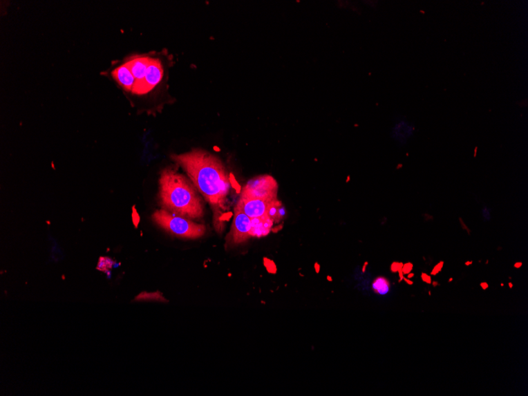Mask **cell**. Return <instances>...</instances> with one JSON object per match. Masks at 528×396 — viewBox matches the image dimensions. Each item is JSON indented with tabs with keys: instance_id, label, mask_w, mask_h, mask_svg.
Here are the masks:
<instances>
[{
	"instance_id": "obj_5",
	"label": "cell",
	"mask_w": 528,
	"mask_h": 396,
	"mask_svg": "<svg viewBox=\"0 0 528 396\" xmlns=\"http://www.w3.org/2000/svg\"><path fill=\"white\" fill-rule=\"evenodd\" d=\"M278 184L270 175H261L251 179L242 190L241 196L258 199L276 200Z\"/></svg>"
},
{
	"instance_id": "obj_1",
	"label": "cell",
	"mask_w": 528,
	"mask_h": 396,
	"mask_svg": "<svg viewBox=\"0 0 528 396\" xmlns=\"http://www.w3.org/2000/svg\"><path fill=\"white\" fill-rule=\"evenodd\" d=\"M172 160L188 175L198 191L211 206L214 222L218 231L223 224L221 216L227 211V200L231 188L230 178L221 159L202 149L173 155Z\"/></svg>"
},
{
	"instance_id": "obj_11",
	"label": "cell",
	"mask_w": 528,
	"mask_h": 396,
	"mask_svg": "<svg viewBox=\"0 0 528 396\" xmlns=\"http://www.w3.org/2000/svg\"><path fill=\"white\" fill-rule=\"evenodd\" d=\"M422 281H424L426 283H431V277L428 276V274H422Z\"/></svg>"
},
{
	"instance_id": "obj_14",
	"label": "cell",
	"mask_w": 528,
	"mask_h": 396,
	"mask_svg": "<svg viewBox=\"0 0 528 396\" xmlns=\"http://www.w3.org/2000/svg\"><path fill=\"white\" fill-rule=\"evenodd\" d=\"M521 265H522L521 263H520L518 264H517V263L515 264V267H517V268L520 267Z\"/></svg>"
},
{
	"instance_id": "obj_2",
	"label": "cell",
	"mask_w": 528,
	"mask_h": 396,
	"mask_svg": "<svg viewBox=\"0 0 528 396\" xmlns=\"http://www.w3.org/2000/svg\"><path fill=\"white\" fill-rule=\"evenodd\" d=\"M159 202L163 210L189 219H200L205 214V202L191 180L167 167L159 178Z\"/></svg>"
},
{
	"instance_id": "obj_13",
	"label": "cell",
	"mask_w": 528,
	"mask_h": 396,
	"mask_svg": "<svg viewBox=\"0 0 528 396\" xmlns=\"http://www.w3.org/2000/svg\"><path fill=\"white\" fill-rule=\"evenodd\" d=\"M481 287L483 290H486L488 288V284L486 283H481Z\"/></svg>"
},
{
	"instance_id": "obj_7",
	"label": "cell",
	"mask_w": 528,
	"mask_h": 396,
	"mask_svg": "<svg viewBox=\"0 0 528 396\" xmlns=\"http://www.w3.org/2000/svg\"><path fill=\"white\" fill-rule=\"evenodd\" d=\"M102 75L111 79L126 97L130 95L135 85V79L128 64L124 60L103 71Z\"/></svg>"
},
{
	"instance_id": "obj_3",
	"label": "cell",
	"mask_w": 528,
	"mask_h": 396,
	"mask_svg": "<svg viewBox=\"0 0 528 396\" xmlns=\"http://www.w3.org/2000/svg\"><path fill=\"white\" fill-rule=\"evenodd\" d=\"M152 219L159 227L178 238L197 239L206 233L205 225L197 224L189 218L176 216L163 209L153 213Z\"/></svg>"
},
{
	"instance_id": "obj_12",
	"label": "cell",
	"mask_w": 528,
	"mask_h": 396,
	"mask_svg": "<svg viewBox=\"0 0 528 396\" xmlns=\"http://www.w3.org/2000/svg\"><path fill=\"white\" fill-rule=\"evenodd\" d=\"M406 269L404 268V272L409 273L411 271L412 265L410 263L406 264L405 265Z\"/></svg>"
},
{
	"instance_id": "obj_4",
	"label": "cell",
	"mask_w": 528,
	"mask_h": 396,
	"mask_svg": "<svg viewBox=\"0 0 528 396\" xmlns=\"http://www.w3.org/2000/svg\"><path fill=\"white\" fill-rule=\"evenodd\" d=\"M162 53H152L144 80L132 89L129 98L150 97L159 88L163 87L166 80L167 68L164 67Z\"/></svg>"
},
{
	"instance_id": "obj_8",
	"label": "cell",
	"mask_w": 528,
	"mask_h": 396,
	"mask_svg": "<svg viewBox=\"0 0 528 396\" xmlns=\"http://www.w3.org/2000/svg\"><path fill=\"white\" fill-rule=\"evenodd\" d=\"M252 231V219L242 211L241 206L236 205L234 208V218L231 231V239L234 244L243 243L251 238Z\"/></svg>"
},
{
	"instance_id": "obj_9",
	"label": "cell",
	"mask_w": 528,
	"mask_h": 396,
	"mask_svg": "<svg viewBox=\"0 0 528 396\" xmlns=\"http://www.w3.org/2000/svg\"><path fill=\"white\" fill-rule=\"evenodd\" d=\"M390 283L386 279L377 278L373 284V288L379 294H386L388 292Z\"/></svg>"
},
{
	"instance_id": "obj_10",
	"label": "cell",
	"mask_w": 528,
	"mask_h": 396,
	"mask_svg": "<svg viewBox=\"0 0 528 396\" xmlns=\"http://www.w3.org/2000/svg\"><path fill=\"white\" fill-rule=\"evenodd\" d=\"M443 267V262L439 263L437 265L433 268V270L432 272L433 276H436L437 273L442 271Z\"/></svg>"
},
{
	"instance_id": "obj_6",
	"label": "cell",
	"mask_w": 528,
	"mask_h": 396,
	"mask_svg": "<svg viewBox=\"0 0 528 396\" xmlns=\"http://www.w3.org/2000/svg\"><path fill=\"white\" fill-rule=\"evenodd\" d=\"M279 202L278 200H264L241 196L238 205L241 206L242 211L251 219H265L270 218L269 217V211Z\"/></svg>"
}]
</instances>
